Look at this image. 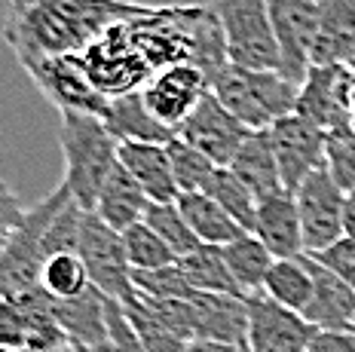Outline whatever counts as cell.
Wrapping results in <instances>:
<instances>
[{
    "label": "cell",
    "instance_id": "28",
    "mask_svg": "<svg viewBox=\"0 0 355 352\" xmlns=\"http://www.w3.org/2000/svg\"><path fill=\"white\" fill-rule=\"evenodd\" d=\"M181 273L187 276L190 288L196 294H230V297H242L239 285L233 282L230 267L224 261V252L214 245H199L193 254L178 261Z\"/></svg>",
    "mask_w": 355,
    "mask_h": 352
},
{
    "label": "cell",
    "instance_id": "15",
    "mask_svg": "<svg viewBox=\"0 0 355 352\" xmlns=\"http://www.w3.org/2000/svg\"><path fill=\"white\" fill-rule=\"evenodd\" d=\"M322 132H340L352 126V107L346 95V64H328V68H309L306 80L300 83L297 111Z\"/></svg>",
    "mask_w": 355,
    "mask_h": 352
},
{
    "label": "cell",
    "instance_id": "24",
    "mask_svg": "<svg viewBox=\"0 0 355 352\" xmlns=\"http://www.w3.org/2000/svg\"><path fill=\"white\" fill-rule=\"evenodd\" d=\"M147 209H150L147 193L120 163L114 168V175L107 178V184H105V190H101V196H98V202H95L92 211L107 227H114L116 233H125L129 227L144 221Z\"/></svg>",
    "mask_w": 355,
    "mask_h": 352
},
{
    "label": "cell",
    "instance_id": "44",
    "mask_svg": "<svg viewBox=\"0 0 355 352\" xmlns=\"http://www.w3.org/2000/svg\"><path fill=\"white\" fill-rule=\"evenodd\" d=\"M352 132H355V116H352Z\"/></svg>",
    "mask_w": 355,
    "mask_h": 352
},
{
    "label": "cell",
    "instance_id": "29",
    "mask_svg": "<svg viewBox=\"0 0 355 352\" xmlns=\"http://www.w3.org/2000/svg\"><path fill=\"white\" fill-rule=\"evenodd\" d=\"M40 288L46 291L49 300L64 303V300L86 294L92 282H89L86 263L80 261V254H53L40 270Z\"/></svg>",
    "mask_w": 355,
    "mask_h": 352
},
{
    "label": "cell",
    "instance_id": "41",
    "mask_svg": "<svg viewBox=\"0 0 355 352\" xmlns=\"http://www.w3.org/2000/svg\"><path fill=\"white\" fill-rule=\"evenodd\" d=\"M343 227H346V236H349V239H355V190H352V193H346Z\"/></svg>",
    "mask_w": 355,
    "mask_h": 352
},
{
    "label": "cell",
    "instance_id": "21",
    "mask_svg": "<svg viewBox=\"0 0 355 352\" xmlns=\"http://www.w3.org/2000/svg\"><path fill=\"white\" fill-rule=\"evenodd\" d=\"M120 163L132 178L141 184L150 202H178L181 190L175 184L172 163H168L166 144H141V141H123L120 144Z\"/></svg>",
    "mask_w": 355,
    "mask_h": 352
},
{
    "label": "cell",
    "instance_id": "4",
    "mask_svg": "<svg viewBox=\"0 0 355 352\" xmlns=\"http://www.w3.org/2000/svg\"><path fill=\"white\" fill-rule=\"evenodd\" d=\"M211 12L218 16L230 64L245 71L282 68L279 40L270 19V0H214Z\"/></svg>",
    "mask_w": 355,
    "mask_h": 352
},
{
    "label": "cell",
    "instance_id": "34",
    "mask_svg": "<svg viewBox=\"0 0 355 352\" xmlns=\"http://www.w3.org/2000/svg\"><path fill=\"white\" fill-rule=\"evenodd\" d=\"M132 285L138 294L153 297V300H193L196 291L190 288L187 276L181 273V267L168 263L162 270H147V273H132Z\"/></svg>",
    "mask_w": 355,
    "mask_h": 352
},
{
    "label": "cell",
    "instance_id": "19",
    "mask_svg": "<svg viewBox=\"0 0 355 352\" xmlns=\"http://www.w3.org/2000/svg\"><path fill=\"white\" fill-rule=\"evenodd\" d=\"M190 306H193V337L245 346V337H248L245 297L196 294L190 300Z\"/></svg>",
    "mask_w": 355,
    "mask_h": 352
},
{
    "label": "cell",
    "instance_id": "20",
    "mask_svg": "<svg viewBox=\"0 0 355 352\" xmlns=\"http://www.w3.org/2000/svg\"><path fill=\"white\" fill-rule=\"evenodd\" d=\"M355 62V0H322L313 68Z\"/></svg>",
    "mask_w": 355,
    "mask_h": 352
},
{
    "label": "cell",
    "instance_id": "35",
    "mask_svg": "<svg viewBox=\"0 0 355 352\" xmlns=\"http://www.w3.org/2000/svg\"><path fill=\"white\" fill-rule=\"evenodd\" d=\"M328 172L343 193L355 190V132L340 129L328 135Z\"/></svg>",
    "mask_w": 355,
    "mask_h": 352
},
{
    "label": "cell",
    "instance_id": "39",
    "mask_svg": "<svg viewBox=\"0 0 355 352\" xmlns=\"http://www.w3.org/2000/svg\"><path fill=\"white\" fill-rule=\"evenodd\" d=\"M306 352H355V331H315Z\"/></svg>",
    "mask_w": 355,
    "mask_h": 352
},
{
    "label": "cell",
    "instance_id": "9",
    "mask_svg": "<svg viewBox=\"0 0 355 352\" xmlns=\"http://www.w3.org/2000/svg\"><path fill=\"white\" fill-rule=\"evenodd\" d=\"M322 0H270L272 31L279 40L282 68L279 74L291 83H303L313 68V46L319 34Z\"/></svg>",
    "mask_w": 355,
    "mask_h": 352
},
{
    "label": "cell",
    "instance_id": "30",
    "mask_svg": "<svg viewBox=\"0 0 355 352\" xmlns=\"http://www.w3.org/2000/svg\"><path fill=\"white\" fill-rule=\"evenodd\" d=\"M202 193H209L214 202L220 205V209L227 211V215L233 218L236 224L242 227L245 233L254 230V218H257V196L251 193V190L242 184L239 178L230 172V168H218V172L211 175L209 187L202 190Z\"/></svg>",
    "mask_w": 355,
    "mask_h": 352
},
{
    "label": "cell",
    "instance_id": "27",
    "mask_svg": "<svg viewBox=\"0 0 355 352\" xmlns=\"http://www.w3.org/2000/svg\"><path fill=\"white\" fill-rule=\"evenodd\" d=\"M220 252H224V261H227V267H230L233 282L239 285L242 297L263 294L266 273H270L272 261H276L270 254V248H266L254 233H245V236L233 239L230 245H224Z\"/></svg>",
    "mask_w": 355,
    "mask_h": 352
},
{
    "label": "cell",
    "instance_id": "38",
    "mask_svg": "<svg viewBox=\"0 0 355 352\" xmlns=\"http://www.w3.org/2000/svg\"><path fill=\"white\" fill-rule=\"evenodd\" d=\"M25 202L19 200V193L6 181H0V254L6 252V245L19 233V227L25 224Z\"/></svg>",
    "mask_w": 355,
    "mask_h": 352
},
{
    "label": "cell",
    "instance_id": "18",
    "mask_svg": "<svg viewBox=\"0 0 355 352\" xmlns=\"http://www.w3.org/2000/svg\"><path fill=\"white\" fill-rule=\"evenodd\" d=\"M309 270H313V300L303 319L319 331H352L355 291L340 282L331 270H324L313 254H309Z\"/></svg>",
    "mask_w": 355,
    "mask_h": 352
},
{
    "label": "cell",
    "instance_id": "46",
    "mask_svg": "<svg viewBox=\"0 0 355 352\" xmlns=\"http://www.w3.org/2000/svg\"><path fill=\"white\" fill-rule=\"evenodd\" d=\"M245 352H248V349H245Z\"/></svg>",
    "mask_w": 355,
    "mask_h": 352
},
{
    "label": "cell",
    "instance_id": "42",
    "mask_svg": "<svg viewBox=\"0 0 355 352\" xmlns=\"http://www.w3.org/2000/svg\"><path fill=\"white\" fill-rule=\"evenodd\" d=\"M71 346H73V343H71ZM73 352H89V349H83V346H73Z\"/></svg>",
    "mask_w": 355,
    "mask_h": 352
},
{
    "label": "cell",
    "instance_id": "23",
    "mask_svg": "<svg viewBox=\"0 0 355 352\" xmlns=\"http://www.w3.org/2000/svg\"><path fill=\"white\" fill-rule=\"evenodd\" d=\"M107 132L116 138V141H141V144H168L175 138L172 129H166L162 123H157L147 111L141 92H129V95H120V98H110L105 114Z\"/></svg>",
    "mask_w": 355,
    "mask_h": 352
},
{
    "label": "cell",
    "instance_id": "45",
    "mask_svg": "<svg viewBox=\"0 0 355 352\" xmlns=\"http://www.w3.org/2000/svg\"><path fill=\"white\" fill-rule=\"evenodd\" d=\"M0 352H12V349H0Z\"/></svg>",
    "mask_w": 355,
    "mask_h": 352
},
{
    "label": "cell",
    "instance_id": "14",
    "mask_svg": "<svg viewBox=\"0 0 355 352\" xmlns=\"http://www.w3.org/2000/svg\"><path fill=\"white\" fill-rule=\"evenodd\" d=\"M205 92H209V80H205L202 71L193 68V64H172V68H162L147 80L141 98L153 120L178 135L184 120L205 98Z\"/></svg>",
    "mask_w": 355,
    "mask_h": 352
},
{
    "label": "cell",
    "instance_id": "26",
    "mask_svg": "<svg viewBox=\"0 0 355 352\" xmlns=\"http://www.w3.org/2000/svg\"><path fill=\"white\" fill-rule=\"evenodd\" d=\"M263 294L276 300L279 306L294 313H306L309 300H313V270H309V254L300 258L272 261L270 273L263 282Z\"/></svg>",
    "mask_w": 355,
    "mask_h": 352
},
{
    "label": "cell",
    "instance_id": "31",
    "mask_svg": "<svg viewBox=\"0 0 355 352\" xmlns=\"http://www.w3.org/2000/svg\"><path fill=\"white\" fill-rule=\"evenodd\" d=\"M144 224L150 227L157 236L166 242L168 248L175 252V258H187V254H193L202 242L196 239V233L190 230V224L184 221L181 209H178V202H150V209H147L144 215Z\"/></svg>",
    "mask_w": 355,
    "mask_h": 352
},
{
    "label": "cell",
    "instance_id": "16",
    "mask_svg": "<svg viewBox=\"0 0 355 352\" xmlns=\"http://www.w3.org/2000/svg\"><path fill=\"white\" fill-rule=\"evenodd\" d=\"M251 233L270 248V254L276 261L306 254L300 211H297V202H294V193H288V190L272 193L257 202V218H254V230Z\"/></svg>",
    "mask_w": 355,
    "mask_h": 352
},
{
    "label": "cell",
    "instance_id": "5",
    "mask_svg": "<svg viewBox=\"0 0 355 352\" xmlns=\"http://www.w3.org/2000/svg\"><path fill=\"white\" fill-rule=\"evenodd\" d=\"M80 62H83V71L92 80V86L107 101L129 92H141L147 80L153 77V68L147 64V58L141 55L129 31V19L116 21L98 40L89 43L80 53Z\"/></svg>",
    "mask_w": 355,
    "mask_h": 352
},
{
    "label": "cell",
    "instance_id": "1",
    "mask_svg": "<svg viewBox=\"0 0 355 352\" xmlns=\"http://www.w3.org/2000/svg\"><path fill=\"white\" fill-rule=\"evenodd\" d=\"M144 10L129 0H10L3 34L25 68L40 58L80 55L107 28Z\"/></svg>",
    "mask_w": 355,
    "mask_h": 352
},
{
    "label": "cell",
    "instance_id": "13",
    "mask_svg": "<svg viewBox=\"0 0 355 352\" xmlns=\"http://www.w3.org/2000/svg\"><path fill=\"white\" fill-rule=\"evenodd\" d=\"M248 132L251 129L242 126L211 92H205V98L196 105V111L178 129V138L187 141L190 148H196L202 157H209L218 168H230L233 157L248 138Z\"/></svg>",
    "mask_w": 355,
    "mask_h": 352
},
{
    "label": "cell",
    "instance_id": "17",
    "mask_svg": "<svg viewBox=\"0 0 355 352\" xmlns=\"http://www.w3.org/2000/svg\"><path fill=\"white\" fill-rule=\"evenodd\" d=\"M53 313L73 346H83L89 352H114L107 331V297L95 285L86 294L64 300V303L53 300Z\"/></svg>",
    "mask_w": 355,
    "mask_h": 352
},
{
    "label": "cell",
    "instance_id": "36",
    "mask_svg": "<svg viewBox=\"0 0 355 352\" xmlns=\"http://www.w3.org/2000/svg\"><path fill=\"white\" fill-rule=\"evenodd\" d=\"M28 346V319L12 297L0 300V349L21 352Z\"/></svg>",
    "mask_w": 355,
    "mask_h": 352
},
{
    "label": "cell",
    "instance_id": "43",
    "mask_svg": "<svg viewBox=\"0 0 355 352\" xmlns=\"http://www.w3.org/2000/svg\"><path fill=\"white\" fill-rule=\"evenodd\" d=\"M352 331H355V315H352Z\"/></svg>",
    "mask_w": 355,
    "mask_h": 352
},
{
    "label": "cell",
    "instance_id": "32",
    "mask_svg": "<svg viewBox=\"0 0 355 352\" xmlns=\"http://www.w3.org/2000/svg\"><path fill=\"white\" fill-rule=\"evenodd\" d=\"M166 153H168V163H172V175H175V184L181 190V196L202 193V190L209 187L211 175L218 172V166H214L209 157H202L196 148H190V144L181 141L178 135L166 144Z\"/></svg>",
    "mask_w": 355,
    "mask_h": 352
},
{
    "label": "cell",
    "instance_id": "2",
    "mask_svg": "<svg viewBox=\"0 0 355 352\" xmlns=\"http://www.w3.org/2000/svg\"><path fill=\"white\" fill-rule=\"evenodd\" d=\"M62 116V144L64 181L71 200L86 211L95 209L101 190L114 168L120 166V141L107 132L105 120L95 114H58Z\"/></svg>",
    "mask_w": 355,
    "mask_h": 352
},
{
    "label": "cell",
    "instance_id": "11",
    "mask_svg": "<svg viewBox=\"0 0 355 352\" xmlns=\"http://www.w3.org/2000/svg\"><path fill=\"white\" fill-rule=\"evenodd\" d=\"M25 71L40 86L46 101H53L58 107V114H95V116L105 114L107 98L86 77L80 55L40 58V62L25 64Z\"/></svg>",
    "mask_w": 355,
    "mask_h": 352
},
{
    "label": "cell",
    "instance_id": "3",
    "mask_svg": "<svg viewBox=\"0 0 355 352\" xmlns=\"http://www.w3.org/2000/svg\"><path fill=\"white\" fill-rule=\"evenodd\" d=\"M209 92L230 111L242 126L263 132L297 111L300 86L279 71H245L227 64L209 83Z\"/></svg>",
    "mask_w": 355,
    "mask_h": 352
},
{
    "label": "cell",
    "instance_id": "22",
    "mask_svg": "<svg viewBox=\"0 0 355 352\" xmlns=\"http://www.w3.org/2000/svg\"><path fill=\"white\" fill-rule=\"evenodd\" d=\"M230 172L257 196V202L285 190L282 187V175H279L276 153H272L270 132L266 129L263 132H248V138L242 141L239 153L233 157Z\"/></svg>",
    "mask_w": 355,
    "mask_h": 352
},
{
    "label": "cell",
    "instance_id": "40",
    "mask_svg": "<svg viewBox=\"0 0 355 352\" xmlns=\"http://www.w3.org/2000/svg\"><path fill=\"white\" fill-rule=\"evenodd\" d=\"M248 346H236V343H220V340H202V337H193V340L184 346V352H245Z\"/></svg>",
    "mask_w": 355,
    "mask_h": 352
},
{
    "label": "cell",
    "instance_id": "6",
    "mask_svg": "<svg viewBox=\"0 0 355 352\" xmlns=\"http://www.w3.org/2000/svg\"><path fill=\"white\" fill-rule=\"evenodd\" d=\"M68 187L58 184L46 200L31 205L25 215V224L19 227V233L6 245V252L0 254V300L3 297H19L25 291H31L40 285V270L46 263V230L53 224L55 211L68 200Z\"/></svg>",
    "mask_w": 355,
    "mask_h": 352
},
{
    "label": "cell",
    "instance_id": "12",
    "mask_svg": "<svg viewBox=\"0 0 355 352\" xmlns=\"http://www.w3.org/2000/svg\"><path fill=\"white\" fill-rule=\"evenodd\" d=\"M248 310V352H306L319 328L309 325L300 313L285 310L266 294L245 297Z\"/></svg>",
    "mask_w": 355,
    "mask_h": 352
},
{
    "label": "cell",
    "instance_id": "8",
    "mask_svg": "<svg viewBox=\"0 0 355 352\" xmlns=\"http://www.w3.org/2000/svg\"><path fill=\"white\" fill-rule=\"evenodd\" d=\"M294 202H297V211H300L306 254H319L346 236V227H343L346 193L331 178L328 166L313 172L294 190Z\"/></svg>",
    "mask_w": 355,
    "mask_h": 352
},
{
    "label": "cell",
    "instance_id": "7",
    "mask_svg": "<svg viewBox=\"0 0 355 352\" xmlns=\"http://www.w3.org/2000/svg\"><path fill=\"white\" fill-rule=\"evenodd\" d=\"M77 254L86 263L89 282L105 297L116 300V303H125V300H132L138 294L135 285H132V267H129V258H125L123 233L107 227L95 211H86Z\"/></svg>",
    "mask_w": 355,
    "mask_h": 352
},
{
    "label": "cell",
    "instance_id": "25",
    "mask_svg": "<svg viewBox=\"0 0 355 352\" xmlns=\"http://www.w3.org/2000/svg\"><path fill=\"white\" fill-rule=\"evenodd\" d=\"M178 209H181L184 221L190 224V230L196 233V239L202 242V245L224 248V245H230L233 239L245 236V230H242V227L236 224L209 193H184V196H178Z\"/></svg>",
    "mask_w": 355,
    "mask_h": 352
},
{
    "label": "cell",
    "instance_id": "10",
    "mask_svg": "<svg viewBox=\"0 0 355 352\" xmlns=\"http://www.w3.org/2000/svg\"><path fill=\"white\" fill-rule=\"evenodd\" d=\"M276 153L279 175H282V187L294 193L313 172L328 166V132L303 120L300 114H291L279 120L276 126L266 129Z\"/></svg>",
    "mask_w": 355,
    "mask_h": 352
},
{
    "label": "cell",
    "instance_id": "33",
    "mask_svg": "<svg viewBox=\"0 0 355 352\" xmlns=\"http://www.w3.org/2000/svg\"><path fill=\"white\" fill-rule=\"evenodd\" d=\"M123 245H125V258H129L132 273H147V270H162L168 263H175V252L162 242L157 233L150 230L144 221L129 227L123 233Z\"/></svg>",
    "mask_w": 355,
    "mask_h": 352
},
{
    "label": "cell",
    "instance_id": "37",
    "mask_svg": "<svg viewBox=\"0 0 355 352\" xmlns=\"http://www.w3.org/2000/svg\"><path fill=\"white\" fill-rule=\"evenodd\" d=\"M313 258L319 261L324 270H331V273H334L343 285H349V288L355 291V239L343 236L340 242H334L331 248L313 254Z\"/></svg>",
    "mask_w": 355,
    "mask_h": 352
}]
</instances>
